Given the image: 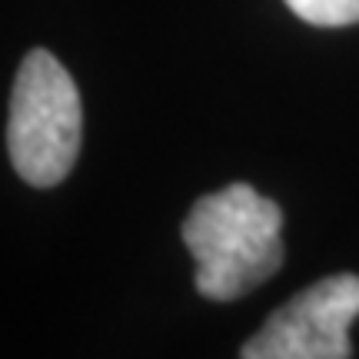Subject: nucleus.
Returning <instances> with one entry per match:
<instances>
[{"label":"nucleus","instance_id":"f257e3e1","mask_svg":"<svg viewBox=\"0 0 359 359\" xmlns=\"http://www.w3.org/2000/svg\"><path fill=\"white\" fill-rule=\"evenodd\" d=\"M280 230V206L250 183L200 196L180 230L196 263V293L213 303H233L263 286L286 259Z\"/></svg>","mask_w":359,"mask_h":359},{"label":"nucleus","instance_id":"20e7f679","mask_svg":"<svg viewBox=\"0 0 359 359\" xmlns=\"http://www.w3.org/2000/svg\"><path fill=\"white\" fill-rule=\"evenodd\" d=\"M286 7L313 27L359 24V0H286Z\"/></svg>","mask_w":359,"mask_h":359},{"label":"nucleus","instance_id":"f03ea898","mask_svg":"<svg viewBox=\"0 0 359 359\" xmlns=\"http://www.w3.org/2000/svg\"><path fill=\"white\" fill-rule=\"evenodd\" d=\"M83 140V103L50 50H30L17 70L7 116V154L17 177L50 190L74 170Z\"/></svg>","mask_w":359,"mask_h":359},{"label":"nucleus","instance_id":"7ed1b4c3","mask_svg":"<svg viewBox=\"0 0 359 359\" xmlns=\"http://www.w3.org/2000/svg\"><path fill=\"white\" fill-rule=\"evenodd\" d=\"M359 316V276L336 273L306 286L246 339L240 359H349Z\"/></svg>","mask_w":359,"mask_h":359}]
</instances>
